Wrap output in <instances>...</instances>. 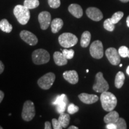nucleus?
Returning <instances> with one entry per match:
<instances>
[{"instance_id":"obj_35","label":"nucleus","mask_w":129,"mask_h":129,"mask_svg":"<svg viewBox=\"0 0 129 129\" xmlns=\"http://www.w3.org/2000/svg\"><path fill=\"white\" fill-rule=\"evenodd\" d=\"M4 64L0 60V74H1L4 72Z\"/></svg>"},{"instance_id":"obj_4","label":"nucleus","mask_w":129,"mask_h":129,"mask_svg":"<svg viewBox=\"0 0 129 129\" xmlns=\"http://www.w3.org/2000/svg\"><path fill=\"white\" fill-rule=\"evenodd\" d=\"M59 43L63 47L68 48L76 45L78 43V38L76 35L70 32H64L61 34L58 38Z\"/></svg>"},{"instance_id":"obj_42","label":"nucleus","mask_w":129,"mask_h":129,"mask_svg":"<svg viewBox=\"0 0 129 129\" xmlns=\"http://www.w3.org/2000/svg\"><path fill=\"white\" fill-rule=\"evenodd\" d=\"M3 127H1V125H0V129H3Z\"/></svg>"},{"instance_id":"obj_27","label":"nucleus","mask_w":129,"mask_h":129,"mask_svg":"<svg viewBox=\"0 0 129 129\" xmlns=\"http://www.w3.org/2000/svg\"><path fill=\"white\" fill-rule=\"evenodd\" d=\"M119 54L121 57L125 58L128 57L129 58V49L126 46H122L119 48L118 50Z\"/></svg>"},{"instance_id":"obj_38","label":"nucleus","mask_w":129,"mask_h":129,"mask_svg":"<svg viewBox=\"0 0 129 129\" xmlns=\"http://www.w3.org/2000/svg\"><path fill=\"white\" fill-rule=\"evenodd\" d=\"M126 22H127V26H128V28H129V16H128V17H127Z\"/></svg>"},{"instance_id":"obj_14","label":"nucleus","mask_w":129,"mask_h":129,"mask_svg":"<svg viewBox=\"0 0 129 129\" xmlns=\"http://www.w3.org/2000/svg\"><path fill=\"white\" fill-rule=\"evenodd\" d=\"M63 78L71 84H75L78 82L79 77L77 72L75 70L64 71L63 74Z\"/></svg>"},{"instance_id":"obj_13","label":"nucleus","mask_w":129,"mask_h":129,"mask_svg":"<svg viewBox=\"0 0 129 129\" xmlns=\"http://www.w3.org/2000/svg\"><path fill=\"white\" fill-rule=\"evenodd\" d=\"M86 14L92 20L98 22L104 17L103 14L99 9L96 7H89L86 10Z\"/></svg>"},{"instance_id":"obj_15","label":"nucleus","mask_w":129,"mask_h":129,"mask_svg":"<svg viewBox=\"0 0 129 129\" xmlns=\"http://www.w3.org/2000/svg\"><path fill=\"white\" fill-rule=\"evenodd\" d=\"M78 98L82 102L85 104H93L99 100V97L96 94L82 93L78 95Z\"/></svg>"},{"instance_id":"obj_26","label":"nucleus","mask_w":129,"mask_h":129,"mask_svg":"<svg viewBox=\"0 0 129 129\" xmlns=\"http://www.w3.org/2000/svg\"><path fill=\"white\" fill-rule=\"evenodd\" d=\"M124 16V13L122 12H117L113 14L111 17V20L113 22V23L116 24Z\"/></svg>"},{"instance_id":"obj_9","label":"nucleus","mask_w":129,"mask_h":129,"mask_svg":"<svg viewBox=\"0 0 129 129\" xmlns=\"http://www.w3.org/2000/svg\"><path fill=\"white\" fill-rule=\"evenodd\" d=\"M105 55L109 62L113 65H117L120 63V55L118 51L115 48H108L105 51Z\"/></svg>"},{"instance_id":"obj_3","label":"nucleus","mask_w":129,"mask_h":129,"mask_svg":"<svg viewBox=\"0 0 129 129\" xmlns=\"http://www.w3.org/2000/svg\"><path fill=\"white\" fill-rule=\"evenodd\" d=\"M32 59L35 64H43L47 63L50 59L49 53L43 48L35 50L32 54Z\"/></svg>"},{"instance_id":"obj_41","label":"nucleus","mask_w":129,"mask_h":129,"mask_svg":"<svg viewBox=\"0 0 129 129\" xmlns=\"http://www.w3.org/2000/svg\"><path fill=\"white\" fill-rule=\"evenodd\" d=\"M122 64H120V67H122Z\"/></svg>"},{"instance_id":"obj_23","label":"nucleus","mask_w":129,"mask_h":129,"mask_svg":"<svg viewBox=\"0 0 129 129\" xmlns=\"http://www.w3.org/2000/svg\"><path fill=\"white\" fill-rule=\"evenodd\" d=\"M0 29L2 31L6 33H10L13 29V26L7 19H3L0 21Z\"/></svg>"},{"instance_id":"obj_29","label":"nucleus","mask_w":129,"mask_h":129,"mask_svg":"<svg viewBox=\"0 0 129 129\" xmlns=\"http://www.w3.org/2000/svg\"><path fill=\"white\" fill-rule=\"evenodd\" d=\"M115 124L117 125V129H126L127 128V124L126 122L124 119L122 118H119L117 122H115Z\"/></svg>"},{"instance_id":"obj_21","label":"nucleus","mask_w":129,"mask_h":129,"mask_svg":"<svg viewBox=\"0 0 129 129\" xmlns=\"http://www.w3.org/2000/svg\"><path fill=\"white\" fill-rule=\"evenodd\" d=\"M58 120H59V122L60 123V124L63 128H67L68 126L69 122H70L71 118L69 114L64 113V112L60 114Z\"/></svg>"},{"instance_id":"obj_34","label":"nucleus","mask_w":129,"mask_h":129,"mask_svg":"<svg viewBox=\"0 0 129 129\" xmlns=\"http://www.w3.org/2000/svg\"><path fill=\"white\" fill-rule=\"evenodd\" d=\"M45 129H51V123L49 121H46L45 122Z\"/></svg>"},{"instance_id":"obj_37","label":"nucleus","mask_w":129,"mask_h":129,"mask_svg":"<svg viewBox=\"0 0 129 129\" xmlns=\"http://www.w3.org/2000/svg\"><path fill=\"white\" fill-rule=\"evenodd\" d=\"M68 129H78V127L74 126V125H71V126L68 127Z\"/></svg>"},{"instance_id":"obj_25","label":"nucleus","mask_w":129,"mask_h":129,"mask_svg":"<svg viewBox=\"0 0 129 129\" xmlns=\"http://www.w3.org/2000/svg\"><path fill=\"white\" fill-rule=\"evenodd\" d=\"M104 27L106 30H108L109 32H112L115 29V24L113 23V22L111 20V18H109L104 21Z\"/></svg>"},{"instance_id":"obj_20","label":"nucleus","mask_w":129,"mask_h":129,"mask_svg":"<svg viewBox=\"0 0 129 129\" xmlns=\"http://www.w3.org/2000/svg\"><path fill=\"white\" fill-rule=\"evenodd\" d=\"M90 40H91V34L89 31L85 30L82 34L81 37V46L84 48L87 47L89 46Z\"/></svg>"},{"instance_id":"obj_7","label":"nucleus","mask_w":129,"mask_h":129,"mask_svg":"<svg viewBox=\"0 0 129 129\" xmlns=\"http://www.w3.org/2000/svg\"><path fill=\"white\" fill-rule=\"evenodd\" d=\"M55 79V74L53 72H48L38 79L37 83L42 89L48 90L51 87Z\"/></svg>"},{"instance_id":"obj_6","label":"nucleus","mask_w":129,"mask_h":129,"mask_svg":"<svg viewBox=\"0 0 129 129\" xmlns=\"http://www.w3.org/2000/svg\"><path fill=\"white\" fill-rule=\"evenodd\" d=\"M35 115V105L33 102L26 101L24 103L22 112V119L25 121H30Z\"/></svg>"},{"instance_id":"obj_8","label":"nucleus","mask_w":129,"mask_h":129,"mask_svg":"<svg viewBox=\"0 0 129 129\" xmlns=\"http://www.w3.org/2000/svg\"><path fill=\"white\" fill-rule=\"evenodd\" d=\"M90 55L93 58L100 59L104 56V47L102 43L99 40H96L91 43L90 47Z\"/></svg>"},{"instance_id":"obj_16","label":"nucleus","mask_w":129,"mask_h":129,"mask_svg":"<svg viewBox=\"0 0 129 129\" xmlns=\"http://www.w3.org/2000/svg\"><path fill=\"white\" fill-rule=\"evenodd\" d=\"M68 11L76 18H81L83 15V9L80 5L77 4H71L68 7Z\"/></svg>"},{"instance_id":"obj_5","label":"nucleus","mask_w":129,"mask_h":129,"mask_svg":"<svg viewBox=\"0 0 129 129\" xmlns=\"http://www.w3.org/2000/svg\"><path fill=\"white\" fill-rule=\"evenodd\" d=\"M109 88L108 83L104 78L102 72L97 73L95 77V83L93 86V90L98 93H103L108 91Z\"/></svg>"},{"instance_id":"obj_31","label":"nucleus","mask_w":129,"mask_h":129,"mask_svg":"<svg viewBox=\"0 0 129 129\" xmlns=\"http://www.w3.org/2000/svg\"><path fill=\"white\" fill-rule=\"evenodd\" d=\"M48 4L51 8L53 9H57L60 6V0H48Z\"/></svg>"},{"instance_id":"obj_24","label":"nucleus","mask_w":129,"mask_h":129,"mask_svg":"<svg viewBox=\"0 0 129 129\" xmlns=\"http://www.w3.org/2000/svg\"><path fill=\"white\" fill-rule=\"evenodd\" d=\"M40 5L38 0H25L23 6L29 9H34L38 7Z\"/></svg>"},{"instance_id":"obj_40","label":"nucleus","mask_w":129,"mask_h":129,"mask_svg":"<svg viewBox=\"0 0 129 129\" xmlns=\"http://www.w3.org/2000/svg\"><path fill=\"white\" fill-rule=\"evenodd\" d=\"M126 72H127V74H128V75H129V66L128 67H127V70H126Z\"/></svg>"},{"instance_id":"obj_2","label":"nucleus","mask_w":129,"mask_h":129,"mask_svg":"<svg viewBox=\"0 0 129 129\" xmlns=\"http://www.w3.org/2000/svg\"><path fill=\"white\" fill-rule=\"evenodd\" d=\"M14 15L21 25H25L28 23L30 19L29 9L24 6L17 5L13 10Z\"/></svg>"},{"instance_id":"obj_11","label":"nucleus","mask_w":129,"mask_h":129,"mask_svg":"<svg viewBox=\"0 0 129 129\" xmlns=\"http://www.w3.org/2000/svg\"><path fill=\"white\" fill-rule=\"evenodd\" d=\"M20 37L21 39L29 46H35L38 43V40L36 35L28 30H22L20 33Z\"/></svg>"},{"instance_id":"obj_19","label":"nucleus","mask_w":129,"mask_h":129,"mask_svg":"<svg viewBox=\"0 0 129 129\" xmlns=\"http://www.w3.org/2000/svg\"><path fill=\"white\" fill-rule=\"evenodd\" d=\"M63 26V22L60 18H56L51 21V29L53 34L57 33L62 28Z\"/></svg>"},{"instance_id":"obj_36","label":"nucleus","mask_w":129,"mask_h":129,"mask_svg":"<svg viewBox=\"0 0 129 129\" xmlns=\"http://www.w3.org/2000/svg\"><path fill=\"white\" fill-rule=\"evenodd\" d=\"M4 98V93L3 91L0 90V104L1 103V102L3 101V99Z\"/></svg>"},{"instance_id":"obj_1","label":"nucleus","mask_w":129,"mask_h":129,"mask_svg":"<svg viewBox=\"0 0 129 129\" xmlns=\"http://www.w3.org/2000/svg\"><path fill=\"white\" fill-rule=\"evenodd\" d=\"M102 106L105 111H113L117 104V99L113 93L106 91L102 93L100 97Z\"/></svg>"},{"instance_id":"obj_18","label":"nucleus","mask_w":129,"mask_h":129,"mask_svg":"<svg viewBox=\"0 0 129 129\" xmlns=\"http://www.w3.org/2000/svg\"><path fill=\"white\" fill-rule=\"evenodd\" d=\"M119 114L117 111H111L108 114L105 116L104 120L106 124L108 123H115L119 119Z\"/></svg>"},{"instance_id":"obj_17","label":"nucleus","mask_w":129,"mask_h":129,"mask_svg":"<svg viewBox=\"0 0 129 129\" xmlns=\"http://www.w3.org/2000/svg\"><path fill=\"white\" fill-rule=\"evenodd\" d=\"M53 59L56 64L58 66H63L67 64L68 59L64 57L62 53L55 51L53 54Z\"/></svg>"},{"instance_id":"obj_22","label":"nucleus","mask_w":129,"mask_h":129,"mask_svg":"<svg viewBox=\"0 0 129 129\" xmlns=\"http://www.w3.org/2000/svg\"><path fill=\"white\" fill-rule=\"evenodd\" d=\"M125 80V75L122 72L119 71L117 74L115 79V86L116 88H120L124 84Z\"/></svg>"},{"instance_id":"obj_30","label":"nucleus","mask_w":129,"mask_h":129,"mask_svg":"<svg viewBox=\"0 0 129 129\" xmlns=\"http://www.w3.org/2000/svg\"><path fill=\"white\" fill-rule=\"evenodd\" d=\"M79 111V107L74 104H70L68 107V112L69 114H74Z\"/></svg>"},{"instance_id":"obj_33","label":"nucleus","mask_w":129,"mask_h":129,"mask_svg":"<svg viewBox=\"0 0 129 129\" xmlns=\"http://www.w3.org/2000/svg\"><path fill=\"white\" fill-rule=\"evenodd\" d=\"M106 128L107 129H117V125L115 123H108L106 124Z\"/></svg>"},{"instance_id":"obj_43","label":"nucleus","mask_w":129,"mask_h":129,"mask_svg":"<svg viewBox=\"0 0 129 129\" xmlns=\"http://www.w3.org/2000/svg\"><path fill=\"white\" fill-rule=\"evenodd\" d=\"M88 71H88V69H87L86 72H88Z\"/></svg>"},{"instance_id":"obj_32","label":"nucleus","mask_w":129,"mask_h":129,"mask_svg":"<svg viewBox=\"0 0 129 129\" xmlns=\"http://www.w3.org/2000/svg\"><path fill=\"white\" fill-rule=\"evenodd\" d=\"M52 125H53V128L54 129H62L63 127L61 125L60 123L59 122V120H57L56 118H53L52 119Z\"/></svg>"},{"instance_id":"obj_39","label":"nucleus","mask_w":129,"mask_h":129,"mask_svg":"<svg viewBox=\"0 0 129 129\" xmlns=\"http://www.w3.org/2000/svg\"><path fill=\"white\" fill-rule=\"evenodd\" d=\"M120 1H121L122 3H128L129 0H120Z\"/></svg>"},{"instance_id":"obj_12","label":"nucleus","mask_w":129,"mask_h":129,"mask_svg":"<svg viewBox=\"0 0 129 129\" xmlns=\"http://www.w3.org/2000/svg\"><path fill=\"white\" fill-rule=\"evenodd\" d=\"M51 17L49 12H42L38 15V22L40 25V28L43 30H46L51 24Z\"/></svg>"},{"instance_id":"obj_10","label":"nucleus","mask_w":129,"mask_h":129,"mask_svg":"<svg viewBox=\"0 0 129 129\" xmlns=\"http://www.w3.org/2000/svg\"><path fill=\"white\" fill-rule=\"evenodd\" d=\"M68 103V99L67 96L64 94H62L57 96L55 101L53 102V104L56 106L57 112L61 114L65 111Z\"/></svg>"},{"instance_id":"obj_28","label":"nucleus","mask_w":129,"mask_h":129,"mask_svg":"<svg viewBox=\"0 0 129 129\" xmlns=\"http://www.w3.org/2000/svg\"><path fill=\"white\" fill-rule=\"evenodd\" d=\"M63 54L64 57H65L68 60H69V59H72V58L74 57V54H75V52H74V50L72 49L68 50V49H64L62 50Z\"/></svg>"}]
</instances>
